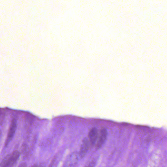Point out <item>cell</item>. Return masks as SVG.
I'll return each mask as SVG.
<instances>
[{
  "mask_svg": "<svg viewBox=\"0 0 167 167\" xmlns=\"http://www.w3.org/2000/svg\"><path fill=\"white\" fill-rule=\"evenodd\" d=\"M19 157V152L18 150H14L3 159L1 163V167H13Z\"/></svg>",
  "mask_w": 167,
  "mask_h": 167,
  "instance_id": "6da1fadb",
  "label": "cell"
},
{
  "mask_svg": "<svg viewBox=\"0 0 167 167\" xmlns=\"http://www.w3.org/2000/svg\"><path fill=\"white\" fill-rule=\"evenodd\" d=\"M108 134V132L107 131V129L105 128H101L100 131L98 132L97 140L95 145L96 150L100 149L103 147V145L105 144V143L107 141Z\"/></svg>",
  "mask_w": 167,
  "mask_h": 167,
  "instance_id": "7a4b0ae2",
  "label": "cell"
},
{
  "mask_svg": "<svg viewBox=\"0 0 167 167\" xmlns=\"http://www.w3.org/2000/svg\"><path fill=\"white\" fill-rule=\"evenodd\" d=\"M17 121L16 119H13L9 128V132L7 133V137L5 141V147H6L9 145L10 143L12 141L14 136L15 133L17 129Z\"/></svg>",
  "mask_w": 167,
  "mask_h": 167,
  "instance_id": "3957f363",
  "label": "cell"
},
{
  "mask_svg": "<svg viewBox=\"0 0 167 167\" xmlns=\"http://www.w3.org/2000/svg\"><path fill=\"white\" fill-rule=\"evenodd\" d=\"M90 147V143H89V139L87 137H85L83 140L81 145L79 153L80 158H84L87 155Z\"/></svg>",
  "mask_w": 167,
  "mask_h": 167,
  "instance_id": "277c9868",
  "label": "cell"
},
{
  "mask_svg": "<svg viewBox=\"0 0 167 167\" xmlns=\"http://www.w3.org/2000/svg\"><path fill=\"white\" fill-rule=\"evenodd\" d=\"M98 130L96 127H94L90 129L89 134H88V139L90 143V147H95L96 145L98 135Z\"/></svg>",
  "mask_w": 167,
  "mask_h": 167,
  "instance_id": "5b68a950",
  "label": "cell"
},
{
  "mask_svg": "<svg viewBox=\"0 0 167 167\" xmlns=\"http://www.w3.org/2000/svg\"><path fill=\"white\" fill-rule=\"evenodd\" d=\"M96 164V160L94 159L89 162V163L87 164L84 167H95Z\"/></svg>",
  "mask_w": 167,
  "mask_h": 167,
  "instance_id": "8992f818",
  "label": "cell"
},
{
  "mask_svg": "<svg viewBox=\"0 0 167 167\" xmlns=\"http://www.w3.org/2000/svg\"><path fill=\"white\" fill-rule=\"evenodd\" d=\"M57 163V157H54L53 159V160H52L50 164L49 167H55V166L56 165Z\"/></svg>",
  "mask_w": 167,
  "mask_h": 167,
  "instance_id": "52a82bcc",
  "label": "cell"
},
{
  "mask_svg": "<svg viewBox=\"0 0 167 167\" xmlns=\"http://www.w3.org/2000/svg\"><path fill=\"white\" fill-rule=\"evenodd\" d=\"M18 167H27V164L25 163H22L19 166H18Z\"/></svg>",
  "mask_w": 167,
  "mask_h": 167,
  "instance_id": "ba28073f",
  "label": "cell"
},
{
  "mask_svg": "<svg viewBox=\"0 0 167 167\" xmlns=\"http://www.w3.org/2000/svg\"><path fill=\"white\" fill-rule=\"evenodd\" d=\"M31 167H44V166H39V165H37V164H35V165H34L33 166H32Z\"/></svg>",
  "mask_w": 167,
  "mask_h": 167,
  "instance_id": "9c48e42d",
  "label": "cell"
},
{
  "mask_svg": "<svg viewBox=\"0 0 167 167\" xmlns=\"http://www.w3.org/2000/svg\"><path fill=\"white\" fill-rule=\"evenodd\" d=\"M1 130L0 129V138H1Z\"/></svg>",
  "mask_w": 167,
  "mask_h": 167,
  "instance_id": "30bf717a",
  "label": "cell"
}]
</instances>
